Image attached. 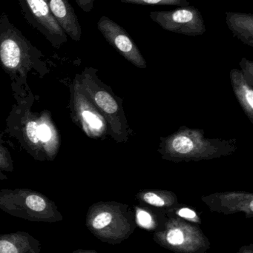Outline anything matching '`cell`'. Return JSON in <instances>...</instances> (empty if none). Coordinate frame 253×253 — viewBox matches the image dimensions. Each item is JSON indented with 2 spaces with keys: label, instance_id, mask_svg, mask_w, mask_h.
I'll list each match as a JSON object with an SVG mask.
<instances>
[{
  "label": "cell",
  "instance_id": "obj_1",
  "mask_svg": "<svg viewBox=\"0 0 253 253\" xmlns=\"http://www.w3.org/2000/svg\"><path fill=\"white\" fill-rule=\"evenodd\" d=\"M13 93L16 103L6 120V130L36 161L52 162L59 153L61 136L48 110L32 111L34 96Z\"/></svg>",
  "mask_w": 253,
  "mask_h": 253
},
{
  "label": "cell",
  "instance_id": "obj_2",
  "mask_svg": "<svg viewBox=\"0 0 253 253\" xmlns=\"http://www.w3.org/2000/svg\"><path fill=\"white\" fill-rule=\"evenodd\" d=\"M0 62L10 77L13 93L25 96L31 91L28 76L40 78L49 73L43 53L9 20L5 13L0 16Z\"/></svg>",
  "mask_w": 253,
  "mask_h": 253
},
{
  "label": "cell",
  "instance_id": "obj_3",
  "mask_svg": "<svg viewBox=\"0 0 253 253\" xmlns=\"http://www.w3.org/2000/svg\"><path fill=\"white\" fill-rule=\"evenodd\" d=\"M237 140L209 138L204 131L182 126L171 135L160 137L157 152L170 162H200L230 156L237 150Z\"/></svg>",
  "mask_w": 253,
  "mask_h": 253
},
{
  "label": "cell",
  "instance_id": "obj_4",
  "mask_svg": "<svg viewBox=\"0 0 253 253\" xmlns=\"http://www.w3.org/2000/svg\"><path fill=\"white\" fill-rule=\"evenodd\" d=\"M98 69L88 67L76 74L83 93L102 114L109 126V135L117 143L126 142L133 135L123 106V100L111 87L101 81Z\"/></svg>",
  "mask_w": 253,
  "mask_h": 253
},
{
  "label": "cell",
  "instance_id": "obj_5",
  "mask_svg": "<svg viewBox=\"0 0 253 253\" xmlns=\"http://www.w3.org/2000/svg\"><path fill=\"white\" fill-rule=\"evenodd\" d=\"M86 227L101 242L115 245L130 237L137 227L130 207L115 202H99L89 208Z\"/></svg>",
  "mask_w": 253,
  "mask_h": 253
},
{
  "label": "cell",
  "instance_id": "obj_6",
  "mask_svg": "<svg viewBox=\"0 0 253 253\" xmlns=\"http://www.w3.org/2000/svg\"><path fill=\"white\" fill-rule=\"evenodd\" d=\"M0 209L12 216L35 222L55 223L63 220L53 201L30 189L0 190Z\"/></svg>",
  "mask_w": 253,
  "mask_h": 253
},
{
  "label": "cell",
  "instance_id": "obj_7",
  "mask_svg": "<svg viewBox=\"0 0 253 253\" xmlns=\"http://www.w3.org/2000/svg\"><path fill=\"white\" fill-rule=\"evenodd\" d=\"M162 248L176 253H205L210 242L197 226L179 217H170L153 235Z\"/></svg>",
  "mask_w": 253,
  "mask_h": 253
},
{
  "label": "cell",
  "instance_id": "obj_8",
  "mask_svg": "<svg viewBox=\"0 0 253 253\" xmlns=\"http://www.w3.org/2000/svg\"><path fill=\"white\" fill-rule=\"evenodd\" d=\"M69 106L73 123L89 138L104 140L109 135L106 120L83 93L76 76L70 85Z\"/></svg>",
  "mask_w": 253,
  "mask_h": 253
},
{
  "label": "cell",
  "instance_id": "obj_9",
  "mask_svg": "<svg viewBox=\"0 0 253 253\" xmlns=\"http://www.w3.org/2000/svg\"><path fill=\"white\" fill-rule=\"evenodd\" d=\"M150 17L165 31L198 37L206 32V25L197 7L188 5L166 11H152Z\"/></svg>",
  "mask_w": 253,
  "mask_h": 253
},
{
  "label": "cell",
  "instance_id": "obj_10",
  "mask_svg": "<svg viewBox=\"0 0 253 253\" xmlns=\"http://www.w3.org/2000/svg\"><path fill=\"white\" fill-rule=\"evenodd\" d=\"M25 19L38 30L53 47L59 48L68 41V36L51 13L45 0H17Z\"/></svg>",
  "mask_w": 253,
  "mask_h": 253
},
{
  "label": "cell",
  "instance_id": "obj_11",
  "mask_svg": "<svg viewBox=\"0 0 253 253\" xmlns=\"http://www.w3.org/2000/svg\"><path fill=\"white\" fill-rule=\"evenodd\" d=\"M100 32L107 42L114 47L128 62L138 68H147V61L127 31L117 22L102 16L98 22Z\"/></svg>",
  "mask_w": 253,
  "mask_h": 253
},
{
  "label": "cell",
  "instance_id": "obj_12",
  "mask_svg": "<svg viewBox=\"0 0 253 253\" xmlns=\"http://www.w3.org/2000/svg\"><path fill=\"white\" fill-rule=\"evenodd\" d=\"M202 200L212 212L224 215L244 212L247 218L253 216V194L248 192H225L203 196Z\"/></svg>",
  "mask_w": 253,
  "mask_h": 253
},
{
  "label": "cell",
  "instance_id": "obj_13",
  "mask_svg": "<svg viewBox=\"0 0 253 253\" xmlns=\"http://www.w3.org/2000/svg\"><path fill=\"white\" fill-rule=\"evenodd\" d=\"M55 20L71 40L79 42L82 29L74 7L68 0H45Z\"/></svg>",
  "mask_w": 253,
  "mask_h": 253
},
{
  "label": "cell",
  "instance_id": "obj_14",
  "mask_svg": "<svg viewBox=\"0 0 253 253\" xmlns=\"http://www.w3.org/2000/svg\"><path fill=\"white\" fill-rule=\"evenodd\" d=\"M41 250L40 242L26 232L0 235V253H40Z\"/></svg>",
  "mask_w": 253,
  "mask_h": 253
},
{
  "label": "cell",
  "instance_id": "obj_15",
  "mask_svg": "<svg viewBox=\"0 0 253 253\" xmlns=\"http://www.w3.org/2000/svg\"><path fill=\"white\" fill-rule=\"evenodd\" d=\"M230 81L238 102L253 124V89L239 69L230 71Z\"/></svg>",
  "mask_w": 253,
  "mask_h": 253
},
{
  "label": "cell",
  "instance_id": "obj_16",
  "mask_svg": "<svg viewBox=\"0 0 253 253\" xmlns=\"http://www.w3.org/2000/svg\"><path fill=\"white\" fill-rule=\"evenodd\" d=\"M226 21L233 36L244 44L253 47V15L239 12H226Z\"/></svg>",
  "mask_w": 253,
  "mask_h": 253
},
{
  "label": "cell",
  "instance_id": "obj_17",
  "mask_svg": "<svg viewBox=\"0 0 253 253\" xmlns=\"http://www.w3.org/2000/svg\"><path fill=\"white\" fill-rule=\"evenodd\" d=\"M136 198L141 203L166 211L179 205L176 195L173 192L167 190H141L137 194Z\"/></svg>",
  "mask_w": 253,
  "mask_h": 253
},
{
  "label": "cell",
  "instance_id": "obj_18",
  "mask_svg": "<svg viewBox=\"0 0 253 253\" xmlns=\"http://www.w3.org/2000/svg\"><path fill=\"white\" fill-rule=\"evenodd\" d=\"M135 221L137 225L149 231L158 229L157 220L155 214L148 208L143 207H135Z\"/></svg>",
  "mask_w": 253,
  "mask_h": 253
},
{
  "label": "cell",
  "instance_id": "obj_19",
  "mask_svg": "<svg viewBox=\"0 0 253 253\" xmlns=\"http://www.w3.org/2000/svg\"><path fill=\"white\" fill-rule=\"evenodd\" d=\"M121 2L138 5H176L185 7L190 5L188 0H120Z\"/></svg>",
  "mask_w": 253,
  "mask_h": 253
},
{
  "label": "cell",
  "instance_id": "obj_20",
  "mask_svg": "<svg viewBox=\"0 0 253 253\" xmlns=\"http://www.w3.org/2000/svg\"><path fill=\"white\" fill-rule=\"evenodd\" d=\"M166 212L168 213L175 214L177 216L185 220V221H191V222L197 224H202L201 217L198 215L197 212L194 210L191 209L188 207H179V205H178Z\"/></svg>",
  "mask_w": 253,
  "mask_h": 253
},
{
  "label": "cell",
  "instance_id": "obj_21",
  "mask_svg": "<svg viewBox=\"0 0 253 253\" xmlns=\"http://www.w3.org/2000/svg\"><path fill=\"white\" fill-rule=\"evenodd\" d=\"M13 170V161L10 152L2 144H0V171L12 172Z\"/></svg>",
  "mask_w": 253,
  "mask_h": 253
},
{
  "label": "cell",
  "instance_id": "obj_22",
  "mask_svg": "<svg viewBox=\"0 0 253 253\" xmlns=\"http://www.w3.org/2000/svg\"><path fill=\"white\" fill-rule=\"evenodd\" d=\"M242 73L248 83L253 87V62L243 58L240 62Z\"/></svg>",
  "mask_w": 253,
  "mask_h": 253
},
{
  "label": "cell",
  "instance_id": "obj_23",
  "mask_svg": "<svg viewBox=\"0 0 253 253\" xmlns=\"http://www.w3.org/2000/svg\"><path fill=\"white\" fill-rule=\"evenodd\" d=\"M77 5L86 13L92 11L95 0H74Z\"/></svg>",
  "mask_w": 253,
  "mask_h": 253
},
{
  "label": "cell",
  "instance_id": "obj_24",
  "mask_svg": "<svg viewBox=\"0 0 253 253\" xmlns=\"http://www.w3.org/2000/svg\"><path fill=\"white\" fill-rule=\"evenodd\" d=\"M236 253H253V245H248V246H243L239 249Z\"/></svg>",
  "mask_w": 253,
  "mask_h": 253
},
{
  "label": "cell",
  "instance_id": "obj_25",
  "mask_svg": "<svg viewBox=\"0 0 253 253\" xmlns=\"http://www.w3.org/2000/svg\"><path fill=\"white\" fill-rule=\"evenodd\" d=\"M71 253H98L95 251H89V250H77Z\"/></svg>",
  "mask_w": 253,
  "mask_h": 253
},
{
  "label": "cell",
  "instance_id": "obj_26",
  "mask_svg": "<svg viewBox=\"0 0 253 253\" xmlns=\"http://www.w3.org/2000/svg\"><path fill=\"white\" fill-rule=\"evenodd\" d=\"M5 143L4 138H3L2 132H1V126H0V144H4Z\"/></svg>",
  "mask_w": 253,
  "mask_h": 253
},
{
  "label": "cell",
  "instance_id": "obj_27",
  "mask_svg": "<svg viewBox=\"0 0 253 253\" xmlns=\"http://www.w3.org/2000/svg\"><path fill=\"white\" fill-rule=\"evenodd\" d=\"M7 175H4V173L0 171V181H4V180H7Z\"/></svg>",
  "mask_w": 253,
  "mask_h": 253
},
{
  "label": "cell",
  "instance_id": "obj_28",
  "mask_svg": "<svg viewBox=\"0 0 253 253\" xmlns=\"http://www.w3.org/2000/svg\"><path fill=\"white\" fill-rule=\"evenodd\" d=\"M0 68H1V62H0Z\"/></svg>",
  "mask_w": 253,
  "mask_h": 253
}]
</instances>
